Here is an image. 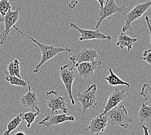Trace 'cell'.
<instances>
[{
	"label": "cell",
	"mask_w": 151,
	"mask_h": 135,
	"mask_svg": "<svg viewBox=\"0 0 151 135\" xmlns=\"http://www.w3.org/2000/svg\"><path fill=\"white\" fill-rule=\"evenodd\" d=\"M13 28L15 29L19 34H22V35L25 36L26 38H27V39L32 40L34 44H36L37 46L39 47V48L41 50V53H42L41 60L39 63L36 66L35 68H34L33 70V73H35V74H38L39 72L41 70V69L42 68L43 64L45 63H46L47 62L52 59V58L56 57L57 55L65 51L68 52V53H70L72 51L71 50L69 49L68 47H57V46H50V45H46L42 43H40V42L33 39L32 37L30 36L29 35H28V34L24 33L23 31L19 29L16 26H14Z\"/></svg>",
	"instance_id": "obj_1"
},
{
	"label": "cell",
	"mask_w": 151,
	"mask_h": 135,
	"mask_svg": "<svg viewBox=\"0 0 151 135\" xmlns=\"http://www.w3.org/2000/svg\"><path fill=\"white\" fill-rule=\"evenodd\" d=\"M69 53V59L75 67L85 62H93L98 57V50L87 48L83 42H79L73 53Z\"/></svg>",
	"instance_id": "obj_2"
},
{
	"label": "cell",
	"mask_w": 151,
	"mask_h": 135,
	"mask_svg": "<svg viewBox=\"0 0 151 135\" xmlns=\"http://www.w3.org/2000/svg\"><path fill=\"white\" fill-rule=\"evenodd\" d=\"M150 8H151V0H147L145 2L138 3L129 12H127L126 15L123 16L124 23L122 26V33H125L127 31H130V33H132L131 23L140 18Z\"/></svg>",
	"instance_id": "obj_3"
},
{
	"label": "cell",
	"mask_w": 151,
	"mask_h": 135,
	"mask_svg": "<svg viewBox=\"0 0 151 135\" xmlns=\"http://www.w3.org/2000/svg\"><path fill=\"white\" fill-rule=\"evenodd\" d=\"M107 116L109 125L121 127L124 129H127L130 123L132 122V118L128 115L127 110L123 105H118L110 110L107 112Z\"/></svg>",
	"instance_id": "obj_4"
},
{
	"label": "cell",
	"mask_w": 151,
	"mask_h": 135,
	"mask_svg": "<svg viewBox=\"0 0 151 135\" xmlns=\"http://www.w3.org/2000/svg\"><path fill=\"white\" fill-rule=\"evenodd\" d=\"M97 86L92 84L88 86L83 92H78L77 98L82 106V114L85 113L88 109H96L99 108L96 100Z\"/></svg>",
	"instance_id": "obj_5"
},
{
	"label": "cell",
	"mask_w": 151,
	"mask_h": 135,
	"mask_svg": "<svg viewBox=\"0 0 151 135\" xmlns=\"http://www.w3.org/2000/svg\"><path fill=\"white\" fill-rule=\"evenodd\" d=\"M127 12V8L125 6L119 7L116 5L115 0H109L104 5V8L102 9H99L98 18L97 19L96 27V29H98L103 21L106 18L110 19L116 14H120V15L124 16Z\"/></svg>",
	"instance_id": "obj_6"
},
{
	"label": "cell",
	"mask_w": 151,
	"mask_h": 135,
	"mask_svg": "<svg viewBox=\"0 0 151 135\" xmlns=\"http://www.w3.org/2000/svg\"><path fill=\"white\" fill-rule=\"evenodd\" d=\"M45 98L47 100L48 107L51 109L50 114H53L54 112L60 110H62L64 114L68 112L67 107L66 97L61 96L58 91L54 89L50 90L46 93Z\"/></svg>",
	"instance_id": "obj_7"
},
{
	"label": "cell",
	"mask_w": 151,
	"mask_h": 135,
	"mask_svg": "<svg viewBox=\"0 0 151 135\" xmlns=\"http://www.w3.org/2000/svg\"><path fill=\"white\" fill-rule=\"evenodd\" d=\"M22 7L20 6H17L15 10H11V9L8 10L3 18L5 29L0 34V44L3 45L6 43L7 40V37L9 33L11 31L12 27L15 26L16 22H18L19 18L20 10Z\"/></svg>",
	"instance_id": "obj_8"
},
{
	"label": "cell",
	"mask_w": 151,
	"mask_h": 135,
	"mask_svg": "<svg viewBox=\"0 0 151 135\" xmlns=\"http://www.w3.org/2000/svg\"><path fill=\"white\" fill-rule=\"evenodd\" d=\"M74 66H73L69 68V65L68 64L61 66L60 67L59 75L61 80L62 81L65 86V88H66V90L68 93V96H69L73 105H74L76 103L73 96V85L76 76L74 72Z\"/></svg>",
	"instance_id": "obj_9"
},
{
	"label": "cell",
	"mask_w": 151,
	"mask_h": 135,
	"mask_svg": "<svg viewBox=\"0 0 151 135\" xmlns=\"http://www.w3.org/2000/svg\"><path fill=\"white\" fill-rule=\"evenodd\" d=\"M69 27L75 30L78 31L80 34V42H83L85 40H107L109 41L112 40V38L110 35H106V34L101 33L99 30H91V29H81L74 22H72L69 24Z\"/></svg>",
	"instance_id": "obj_10"
},
{
	"label": "cell",
	"mask_w": 151,
	"mask_h": 135,
	"mask_svg": "<svg viewBox=\"0 0 151 135\" xmlns=\"http://www.w3.org/2000/svg\"><path fill=\"white\" fill-rule=\"evenodd\" d=\"M108 125L107 113L101 112L91 120L85 131H88L91 134L98 135L100 133L104 132Z\"/></svg>",
	"instance_id": "obj_11"
},
{
	"label": "cell",
	"mask_w": 151,
	"mask_h": 135,
	"mask_svg": "<svg viewBox=\"0 0 151 135\" xmlns=\"http://www.w3.org/2000/svg\"><path fill=\"white\" fill-rule=\"evenodd\" d=\"M101 65V61H94L93 62H85L76 66L75 68L78 72V75L83 77L85 81L94 77V72Z\"/></svg>",
	"instance_id": "obj_12"
},
{
	"label": "cell",
	"mask_w": 151,
	"mask_h": 135,
	"mask_svg": "<svg viewBox=\"0 0 151 135\" xmlns=\"http://www.w3.org/2000/svg\"><path fill=\"white\" fill-rule=\"evenodd\" d=\"M29 90L25 95H23L20 98V102L25 108H29L32 112H40L39 101L35 92L31 91V86L28 82Z\"/></svg>",
	"instance_id": "obj_13"
},
{
	"label": "cell",
	"mask_w": 151,
	"mask_h": 135,
	"mask_svg": "<svg viewBox=\"0 0 151 135\" xmlns=\"http://www.w3.org/2000/svg\"><path fill=\"white\" fill-rule=\"evenodd\" d=\"M126 98L125 90L116 88L109 96L107 102L104 106V110L102 112L107 113L110 110L117 107L119 103L123 101Z\"/></svg>",
	"instance_id": "obj_14"
},
{
	"label": "cell",
	"mask_w": 151,
	"mask_h": 135,
	"mask_svg": "<svg viewBox=\"0 0 151 135\" xmlns=\"http://www.w3.org/2000/svg\"><path fill=\"white\" fill-rule=\"evenodd\" d=\"M70 121L75 122L74 116H67L66 114H47L45 118L38 122L40 125H43L46 127L51 126H58L61 123Z\"/></svg>",
	"instance_id": "obj_15"
},
{
	"label": "cell",
	"mask_w": 151,
	"mask_h": 135,
	"mask_svg": "<svg viewBox=\"0 0 151 135\" xmlns=\"http://www.w3.org/2000/svg\"><path fill=\"white\" fill-rule=\"evenodd\" d=\"M138 39L134 37H130L125 33H121L118 36V42H116V46L119 47L122 50H124L125 48L127 49L128 51L132 50V46Z\"/></svg>",
	"instance_id": "obj_16"
},
{
	"label": "cell",
	"mask_w": 151,
	"mask_h": 135,
	"mask_svg": "<svg viewBox=\"0 0 151 135\" xmlns=\"http://www.w3.org/2000/svg\"><path fill=\"white\" fill-rule=\"evenodd\" d=\"M139 117V126H145L151 120V105H147L145 103H142V107L138 112Z\"/></svg>",
	"instance_id": "obj_17"
},
{
	"label": "cell",
	"mask_w": 151,
	"mask_h": 135,
	"mask_svg": "<svg viewBox=\"0 0 151 135\" xmlns=\"http://www.w3.org/2000/svg\"><path fill=\"white\" fill-rule=\"evenodd\" d=\"M5 72L6 75L16 76L18 78H22L20 75L19 61L17 58H11V62L8 63L6 70Z\"/></svg>",
	"instance_id": "obj_18"
},
{
	"label": "cell",
	"mask_w": 151,
	"mask_h": 135,
	"mask_svg": "<svg viewBox=\"0 0 151 135\" xmlns=\"http://www.w3.org/2000/svg\"><path fill=\"white\" fill-rule=\"evenodd\" d=\"M109 75L107 77H105V80L108 82L109 85L111 86H118V85H125L129 87L130 85L129 83L123 81L122 79H120L117 75H116L114 72H113L111 68H109Z\"/></svg>",
	"instance_id": "obj_19"
},
{
	"label": "cell",
	"mask_w": 151,
	"mask_h": 135,
	"mask_svg": "<svg viewBox=\"0 0 151 135\" xmlns=\"http://www.w3.org/2000/svg\"><path fill=\"white\" fill-rule=\"evenodd\" d=\"M22 122V119L20 117L19 114H18V116L14 117L11 121H10L9 122L7 126H6V129L4 131V133H3L2 135H10L12 131L15 130L19 126V124L21 123Z\"/></svg>",
	"instance_id": "obj_20"
},
{
	"label": "cell",
	"mask_w": 151,
	"mask_h": 135,
	"mask_svg": "<svg viewBox=\"0 0 151 135\" xmlns=\"http://www.w3.org/2000/svg\"><path fill=\"white\" fill-rule=\"evenodd\" d=\"M40 112L29 111L27 112H23L19 114L22 120H25L27 122V127L30 128L32 123L34 122L36 117L39 115Z\"/></svg>",
	"instance_id": "obj_21"
},
{
	"label": "cell",
	"mask_w": 151,
	"mask_h": 135,
	"mask_svg": "<svg viewBox=\"0 0 151 135\" xmlns=\"http://www.w3.org/2000/svg\"><path fill=\"white\" fill-rule=\"evenodd\" d=\"M140 95L144 98L146 105H151V83H144L140 91Z\"/></svg>",
	"instance_id": "obj_22"
},
{
	"label": "cell",
	"mask_w": 151,
	"mask_h": 135,
	"mask_svg": "<svg viewBox=\"0 0 151 135\" xmlns=\"http://www.w3.org/2000/svg\"><path fill=\"white\" fill-rule=\"evenodd\" d=\"M4 79L6 81H7L10 84L15 86H19L22 87H26L28 85V82L23 80L22 78H18L16 76H12L9 75H6Z\"/></svg>",
	"instance_id": "obj_23"
},
{
	"label": "cell",
	"mask_w": 151,
	"mask_h": 135,
	"mask_svg": "<svg viewBox=\"0 0 151 135\" xmlns=\"http://www.w3.org/2000/svg\"><path fill=\"white\" fill-rule=\"evenodd\" d=\"M11 9V3L9 0H0V23L3 22L4 16Z\"/></svg>",
	"instance_id": "obj_24"
},
{
	"label": "cell",
	"mask_w": 151,
	"mask_h": 135,
	"mask_svg": "<svg viewBox=\"0 0 151 135\" xmlns=\"http://www.w3.org/2000/svg\"><path fill=\"white\" fill-rule=\"evenodd\" d=\"M142 60L145 61L147 63L151 65V50H146L143 51Z\"/></svg>",
	"instance_id": "obj_25"
},
{
	"label": "cell",
	"mask_w": 151,
	"mask_h": 135,
	"mask_svg": "<svg viewBox=\"0 0 151 135\" xmlns=\"http://www.w3.org/2000/svg\"><path fill=\"white\" fill-rule=\"evenodd\" d=\"M79 0H70V2L68 3V7L71 9H74L78 4Z\"/></svg>",
	"instance_id": "obj_26"
},
{
	"label": "cell",
	"mask_w": 151,
	"mask_h": 135,
	"mask_svg": "<svg viewBox=\"0 0 151 135\" xmlns=\"http://www.w3.org/2000/svg\"><path fill=\"white\" fill-rule=\"evenodd\" d=\"M145 19L146 20L147 26H148V28L149 30V33H150V45H151V24L150 23V20H149V18L148 16H146L145 17Z\"/></svg>",
	"instance_id": "obj_27"
},
{
	"label": "cell",
	"mask_w": 151,
	"mask_h": 135,
	"mask_svg": "<svg viewBox=\"0 0 151 135\" xmlns=\"http://www.w3.org/2000/svg\"><path fill=\"white\" fill-rule=\"evenodd\" d=\"M142 127L143 129V135H150L149 133L148 128H147L145 126H142Z\"/></svg>",
	"instance_id": "obj_28"
},
{
	"label": "cell",
	"mask_w": 151,
	"mask_h": 135,
	"mask_svg": "<svg viewBox=\"0 0 151 135\" xmlns=\"http://www.w3.org/2000/svg\"><path fill=\"white\" fill-rule=\"evenodd\" d=\"M96 1L99 3V5H100V8H99V9H102L104 8L105 3V0H96Z\"/></svg>",
	"instance_id": "obj_29"
},
{
	"label": "cell",
	"mask_w": 151,
	"mask_h": 135,
	"mask_svg": "<svg viewBox=\"0 0 151 135\" xmlns=\"http://www.w3.org/2000/svg\"><path fill=\"white\" fill-rule=\"evenodd\" d=\"M14 135H27V134L24 132H22V131H19V132L16 133Z\"/></svg>",
	"instance_id": "obj_30"
},
{
	"label": "cell",
	"mask_w": 151,
	"mask_h": 135,
	"mask_svg": "<svg viewBox=\"0 0 151 135\" xmlns=\"http://www.w3.org/2000/svg\"><path fill=\"white\" fill-rule=\"evenodd\" d=\"M109 1V0H105V3H107Z\"/></svg>",
	"instance_id": "obj_31"
},
{
	"label": "cell",
	"mask_w": 151,
	"mask_h": 135,
	"mask_svg": "<svg viewBox=\"0 0 151 135\" xmlns=\"http://www.w3.org/2000/svg\"><path fill=\"white\" fill-rule=\"evenodd\" d=\"M2 70H1V69H0V72H1Z\"/></svg>",
	"instance_id": "obj_32"
}]
</instances>
